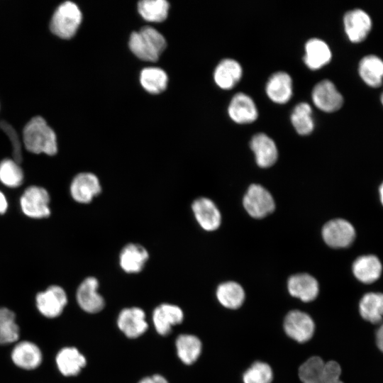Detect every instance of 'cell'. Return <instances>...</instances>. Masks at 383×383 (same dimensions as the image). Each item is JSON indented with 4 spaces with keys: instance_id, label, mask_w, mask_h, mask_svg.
Masks as SVG:
<instances>
[{
    "instance_id": "5b68a950",
    "label": "cell",
    "mask_w": 383,
    "mask_h": 383,
    "mask_svg": "<svg viewBox=\"0 0 383 383\" xmlns=\"http://www.w3.org/2000/svg\"><path fill=\"white\" fill-rule=\"evenodd\" d=\"M36 307L45 317L53 318L59 316L67 304V296L60 286L52 285L44 292L37 294Z\"/></svg>"
},
{
    "instance_id": "8fae6325",
    "label": "cell",
    "mask_w": 383,
    "mask_h": 383,
    "mask_svg": "<svg viewBox=\"0 0 383 383\" xmlns=\"http://www.w3.org/2000/svg\"><path fill=\"white\" fill-rule=\"evenodd\" d=\"M343 24L349 40L353 43H360L368 35L372 28V20L365 11L356 9L345 14Z\"/></svg>"
},
{
    "instance_id": "d6a6232c",
    "label": "cell",
    "mask_w": 383,
    "mask_h": 383,
    "mask_svg": "<svg viewBox=\"0 0 383 383\" xmlns=\"http://www.w3.org/2000/svg\"><path fill=\"white\" fill-rule=\"evenodd\" d=\"M129 48L135 55L143 60L155 62L160 56V54L139 31L133 32L131 35Z\"/></svg>"
},
{
    "instance_id": "7c38bea8",
    "label": "cell",
    "mask_w": 383,
    "mask_h": 383,
    "mask_svg": "<svg viewBox=\"0 0 383 383\" xmlns=\"http://www.w3.org/2000/svg\"><path fill=\"white\" fill-rule=\"evenodd\" d=\"M192 210L199 226L206 231L216 230L221 225V215L216 204L206 197L195 199Z\"/></svg>"
},
{
    "instance_id": "4316f807",
    "label": "cell",
    "mask_w": 383,
    "mask_h": 383,
    "mask_svg": "<svg viewBox=\"0 0 383 383\" xmlns=\"http://www.w3.org/2000/svg\"><path fill=\"white\" fill-rule=\"evenodd\" d=\"M216 297L224 307L235 309L243 304L245 299V292L239 284L234 282H226L218 287Z\"/></svg>"
},
{
    "instance_id": "9c48e42d",
    "label": "cell",
    "mask_w": 383,
    "mask_h": 383,
    "mask_svg": "<svg viewBox=\"0 0 383 383\" xmlns=\"http://www.w3.org/2000/svg\"><path fill=\"white\" fill-rule=\"evenodd\" d=\"M98 289L99 282L94 277H86L79 285L76 294L77 301L84 311L95 313L104 309L105 301Z\"/></svg>"
},
{
    "instance_id": "7bdbcfd3",
    "label": "cell",
    "mask_w": 383,
    "mask_h": 383,
    "mask_svg": "<svg viewBox=\"0 0 383 383\" xmlns=\"http://www.w3.org/2000/svg\"><path fill=\"white\" fill-rule=\"evenodd\" d=\"M381 101H382V104H383V93L382 94V96H381Z\"/></svg>"
},
{
    "instance_id": "44dd1931",
    "label": "cell",
    "mask_w": 383,
    "mask_h": 383,
    "mask_svg": "<svg viewBox=\"0 0 383 383\" xmlns=\"http://www.w3.org/2000/svg\"><path fill=\"white\" fill-rule=\"evenodd\" d=\"M59 371L66 377L77 375L86 365V358L74 347H65L56 355Z\"/></svg>"
},
{
    "instance_id": "484cf974",
    "label": "cell",
    "mask_w": 383,
    "mask_h": 383,
    "mask_svg": "<svg viewBox=\"0 0 383 383\" xmlns=\"http://www.w3.org/2000/svg\"><path fill=\"white\" fill-rule=\"evenodd\" d=\"M361 316L372 323H378L383 318V294L370 292L365 294L359 304Z\"/></svg>"
},
{
    "instance_id": "6da1fadb",
    "label": "cell",
    "mask_w": 383,
    "mask_h": 383,
    "mask_svg": "<svg viewBox=\"0 0 383 383\" xmlns=\"http://www.w3.org/2000/svg\"><path fill=\"white\" fill-rule=\"evenodd\" d=\"M23 140L26 150L32 153L51 156L57 152V135L41 116L32 117L24 125Z\"/></svg>"
},
{
    "instance_id": "603a6c76",
    "label": "cell",
    "mask_w": 383,
    "mask_h": 383,
    "mask_svg": "<svg viewBox=\"0 0 383 383\" xmlns=\"http://www.w3.org/2000/svg\"><path fill=\"white\" fill-rule=\"evenodd\" d=\"M331 50L323 40L311 38L306 43L304 61L309 69H320L331 61Z\"/></svg>"
},
{
    "instance_id": "e0dca14e",
    "label": "cell",
    "mask_w": 383,
    "mask_h": 383,
    "mask_svg": "<svg viewBox=\"0 0 383 383\" xmlns=\"http://www.w3.org/2000/svg\"><path fill=\"white\" fill-rule=\"evenodd\" d=\"M182 310L176 305L162 304L155 308L152 320L157 332L162 335H168L172 326L182 322Z\"/></svg>"
},
{
    "instance_id": "5bb4252c",
    "label": "cell",
    "mask_w": 383,
    "mask_h": 383,
    "mask_svg": "<svg viewBox=\"0 0 383 383\" xmlns=\"http://www.w3.org/2000/svg\"><path fill=\"white\" fill-rule=\"evenodd\" d=\"M117 324L128 338H135L143 334L147 328L144 311L138 307L126 308L119 313Z\"/></svg>"
},
{
    "instance_id": "4fadbf2b",
    "label": "cell",
    "mask_w": 383,
    "mask_h": 383,
    "mask_svg": "<svg viewBox=\"0 0 383 383\" xmlns=\"http://www.w3.org/2000/svg\"><path fill=\"white\" fill-rule=\"evenodd\" d=\"M149 259L148 250L138 243H130L121 249L119 257V265L126 273L136 274L145 267Z\"/></svg>"
},
{
    "instance_id": "ee69618b",
    "label": "cell",
    "mask_w": 383,
    "mask_h": 383,
    "mask_svg": "<svg viewBox=\"0 0 383 383\" xmlns=\"http://www.w3.org/2000/svg\"><path fill=\"white\" fill-rule=\"evenodd\" d=\"M0 108H1V105H0Z\"/></svg>"
},
{
    "instance_id": "60d3db41",
    "label": "cell",
    "mask_w": 383,
    "mask_h": 383,
    "mask_svg": "<svg viewBox=\"0 0 383 383\" xmlns=\"http://www.w3.org/2000/svg\"><path fill=\"white\" fill-rule=\"evenodd\" d=\"M8 206V203L4 194L0 192V214L6 212Z\"/></svg>"
},
{
    "instance_id": "f1b7e54d",
    "label": "cell",
    "mask_w": 383,
    "mask_h": 383,
    "mask_svg": "<svg viewBox=\"0 0 383 383\" xmlns=\"http://www.w3.org/2000/svg\"><path fill=\"white\" fill-rule=\"evenodd\" d=\"M20 329L13 311L0 307V344H10L18 340Z\"/></svg>"
},
{
    "instance_id": "ac0fdd59",
    "label": "cell",
    "mask_w": 383,
    "mask_h": 383,
    "mask_svg": "<svg viewBox=\"0 0 383 383\" xmlns=\"http://www.w3.org/2000/svg\"><path fill=\"white\" fill-rule=\"evenodd\" d=\"M287 287L289 294L304 302L314 300L318 294L316 279L306 273L296 274L289 278Z\"/></svg>"
},
{
    "instance_id": "d4e9b609",
    "label": "cell",
    "mask_w": 383,
    "mask_h": 383,
    "mask_svg": "<svg viewBox=\"0 0 383 383\" xmlns=\"http://www.w3.org/2000/svg\"><path fill=\"white\" fill-rule=\"evenodd\" d=\"M362 79L372 87H379L383 81V60L373 55L364 57L359 63Z\"/></svg>"
},
{
    "instance_id": "7a4b0ae2",
    "label": "cell",
    "mask_w": 383,
    "mask_h": 383,
    "mask_svg": "<svg viewBox=\"0 0 383 383\" xmlns=\"http://www.w3.org/2000/svg\"><path fill=\"white\" fill-rule=\"evenodd\" d=\"M82 13L76 4L66 1L60 4L54 11L50 30L57 37L69 39L74 36L82 21Z\"/></svg>"
},
{
    "instance_id": "277c9868",
    "label": "cell",
    "mask_w": 383,
    "mask_h": 383,
    "mask_svg": "<svg viewBox=\"0 0 383 383\" xmlns=\"http://www.w3.org/2000/svg\"><path fill=\"white\" fill-rule=\"evenodd\" d=\"M49 202L48 192L44 188L36 186L27 188L20 200L23 212L33 218H43L50 216Z\"/></svg>"
},
{
    "instance_id": "1f68e13d",
    "label": "cell",
    "mask_w": 383,
    "mask_h": 383,
    "mask_svg": "<svg viewBox=\"0 0 383 383\" xmlns=\"http://www.w3.org/2000/svg\"><path fill=\"white\" fill-rule=\"evenodd\" d=\"M311 114V107L307 103H299L294 108L291 121L299 135H309L313 131L314 123Z\"/></svg>"
},
{
    "instance_id": "30bf717a",
    "label": "cell",
    "mask_w": 383,
    "mask_h": 383,
    "mask_svg": "<svg viewBox=\"0 0 383 383\" xmlns=\"http://www.w3.org/2000/svg\"><path fill=\"white\" fill-rule=\"evenodd\" d=\"M312 99L315 106L325 112H334L340 109L343 98L335 84L328 79L317 83L312 91Z\"/></svg>"
},
{
    "instance_id": "7402d4cb",
    "label": "cell",
    "mask_w": 383,
    "mask_h": 383,
    "mask_svg": "<svg viewBox=\"0 0 383 383\" xmlns=\"http://www.w3.org/2000/svg\"><path fill=\"white\" fill-rule=\"evenodd\" d=\"M243 74L240 65L236 60L227 58L216 66L213 77L216 84L223 89H231L240 81Z\"/></svg>"
},
{
    "instance_id": "74e56055",
    "label": "cell",
    "mask_w": 383,
    "mask_h": 383,
    "mask_svg": "<svg viewBox=\"0 0 383 383\" xmlns=\"http://www.w3.org/2000/svg\"><path fill=\"white\" fill-rule=\"evenodd\" d=\"M139 32L160 55L164 51L167 45L166 40L157 30L150 26H145Z\"/></svg>"
},
{
    "instance_id": "8d00e7d4",
    "label": "cell",
    "mask_w": 383,
    "mask_h": 383,
    "mask_svg": "<svg viewBox=\"0 0 383 383\" xmlns=\"http://www.w3.org/2000/svg\"><path fill=\"white\" fill-rule=\"evenodd\" d=\"M341 368L335 361L325 362L321 374L311 383H343L340 379Z\"/></svg>"
},
{
    "instance_id": "f35d334b",
    "label": "cell",
    "mask_w": 383,
    "mask_h": 383,
    "mask_svg": "<svg viewBox=\"0 0 383 383\" xmlns=\"http://www.w3.org/2000/svg\"><path fill=\"white\" fill-rule=\"evenodd\" d=\"M138 383H168V382L162 375L155 374L142 379Z\"/></svg>"
},
{
    "instance_id": "e575fe53",
    "label": "cell",
    "mask_w": 383,
    "mask_h": 383,
    "mask_svg": "<svg viewBox=\"0 0 383 383\" xmlns=\"http://www.w3.org/2000/svg\"><path fill=\"white\" fill-rule=\"evenodd\" d=\"M273 372L270 366L263 362H254L243 374V383H271Z\"/></svg>"
},
{
    "instance_id": "2e32d148",
    "label": "cell",
    "mask_w": 383,
    "mask_h": 383,
    "mask_svg": "<svg viewBox=\"0 0 383 383\" xmlns=\"http://www.w3.org/2000/svg\"><path fill=\"white\" fill-rule=\"evenodd\" d=\"M228 113L233 121L240 124L250 123L255 121L258 116L253 100L242 92L233 96L229 104Z\"/></svg>"
},
{
    "instance_id": "d6986e66",
    "label": "cell",
    "mask_w": 383,
    "mask_h": 383,
    "mask_svg": "<svg viewBox=\"0 0 383 383\" xmlns=\"http://www.w3.org/2000/svg\"><path fill=\"white\" fill-rule=\"evenodd\" d=\"M250 148L255 154L257 164L261 167H268L277 160L278 151L272 138L265 133L255 135L250 143Z\"/></svg>"
},
{
    "instance_id": "9a60e30c",
    "label": "cell",
    "mask_w": 383,
    "mask_h": 383,
    "mask_svg": "<svg viewBox=\"0 0 383 383\" xmlns=\"http://www.w3.org/2000/svg\"><path fill=\"white\" fill-rule=\"evenodd\" d=\"M11 356L17 367L27 370L36 369L43 360L40 348L28 340L18 343L13 348Z\"/></svg>"
},
{
    "instance_id": "ab89813d",
    "label": "cell",
    "mask_w": 383,
    "mask_h": 383,
    "mask_svg": "<svg viewBox=\"0 0 383 383\" xmlns=\"http://www.w3.org/2000/svg\"><path fill=\"white\" fill-rule=\"evenodd\" d=\"M376 342L379 349L383 352V323L380 326L377 331Z\"/></svg>"
},
{
    "instance_id": "8992f818",
    "label": "cell",
    "mask_w": 383,
    "mask_h": 383,
    "mask_svg": "<svg viewBox=\"0 0 383 383\" xmlns=\"http://www.w3.org/2000/svg\"><path fill=\"white\" fill-rule=\"evenodd\" d=\"M70 194L79 204H89L101 192V185L98 177L91 172L77 174L70 184Z\"/></svg>"
},
{
    "instance_id": "4dcf8cb0",
    "label": "cell",
    "mask_w": 383,
    "mask_h": 383,
    "mask_svg": "<svg viewBox=\"0 0 383 383\" xmlns=\"http://www.w3.org/2000/svg\"><path fill=\"white\" fill-rule=\"evenodd\" d=\"M170 4L165 0H143L138 2V9L148 21L162 22L167 16Z\"/></svg>"
},
{
    "instance_id": "cb8c5ba5",
    "label": "cell",
    "mask_w": 383,
    "mask_h": 383,
    "mask_svg": "<svg viewBox=\"0 0 383 383\" xmlns=\"http://www.w3.org/2000/svg\"><path fill=\"white\" fill-rule=\"evenodd\" d=\"M353 271L358 280L365 284H370L380 277L382 264L375 255H363L354 262Z\"/></svg>"
},
{
    "instance_id": "ffe728a7",
    "label": "cell",
    "mask_w": 383,
    "mask_h": 383,
    "mask_svg": "<svg viewBox=\"0 0 383 383\" xmlns=\"http://www.w3.org/2000/svg\"><path fill=\"white\" fill-rule=\"evenodd\" d=\"M266 93L275 103H287L292 95V81L289 74L284 72L272 74L267 82Z\"/></svg>"
},
{
    "instance_id": "ba28073f",
    "label": "cell",
    "mask_w": 383,
    "mask_h": 383,
    "mask_svg": "<svg viewBox=\"0 0 383 383\" xmlns=\"http://www.w3.org/2000/svg\"><path fill=\"white\" fill-rule=\"evenodd\" d=\"M284 328L291 338L299 343H304L312 338L315 325L311 317L307 313L294 310L286 316Z\"/></svg>"
},
{
    "instance_id": "d590c367",
    "label": "cell",
    "mask_w": 383,
    "mask_h": 383,
    "mask_svg": "<svg viewBox=\"0 0 383 383\" xmlns=\"http://www.w3.org/2000/svg\"><path fill=\"white\" fill-rule=\"evenodd\" d=\"M325 362L318 356L309 358L299 369V377L302 383L315 381L322 373Z\"/></svg>"
},
{
    "instance_id": "3957f363",
    "label": "cell",
    "mask_w": 383,
    "mask_h": 383,
    "mask_svg": "<svg viewBox=\"0 0 383 383\" xmlns=\"http://www.w3.org/2000/svg\"><path fill=\"white\" fill-rule=\"evenodd\" d=\"M243 206L252 217L262 218L274 211L275 204L265 188L253 184L248 187L243 197Z\"/></svg>"
},
{
    "instance_id": "b9f144b4",
    "label": "cell",
    "mask_w": 383,
    "mask_h": 383,
    "mask_svg": "<svg viewBox=\"0 0 383 383\" xmlns=\"http://www.w3.org/2000/svg\"><path fill=\"white\" fill-rule=\"evenodd\" d=\"M379 194H380V199H381L382 204H383V183L382 184L379 188Z\"/></svg>"
},
{
    "instance_id": "52a82bcc",
    "label": "cell",
    "mask_w": 383,
    "mask_h": 383,
    "mask_svg": "<svg viewBox=\"0 0 383 383\" xmlns=\"http://www.w3.org/2000/svg\"><path fill=\"white\" fill-rule=\"evenodd\" d=\"M326 243L332 248H345L354 240L355 231L348 221L337 218L327 222L322 229Z\"/></svg>"
},
{
    "instance_id": "83f0119b",
    "label": "cell",
    "mask_w": 383,
    "mask_h": 383,
    "mask_svg": "<svg viewBox=\"0 0 383 383\" xmlns=\"http://www.w3.org/2000/svg\"><path fill=\"white\" fill-rule=\"evenodd\" d=\"M201 348L200 340L194 335L182 334L176 340L178 357L187 365L196 361L201 353Z\"/></svg>"
},
{
    "instance_id": "f546056e",
    "label": "cell",
    "mask_w": 383,
    "mask_h": 383,
    "mask_svg": "<svg viewBox=\"0 0 383 383\" xmlns=\"http://www.w3.org/2000/svg\"><path fill=\"white\" fill-rule=\"evenodd\" d=\"M140 81L142 87L151 94H159L166 89L167 76L158 67H147L141 71Z\"/></svg>"
},
{
    "instance_id": "836d02e7",
    "label": "cell",
    "mask_w": 383,
    "mask_h": 383,
    "mask_svg": "<svg viewBox=\"0 0 383 383\" xmlns=\"http://www.w3.org/2000/svg\"><path fill=\"white\" fill-rule=\"evenodd\" d=\"M23 180V173L16 160L6 158L0 162V181L9 187H19Z\"/></svg>"
}]
</instances>
